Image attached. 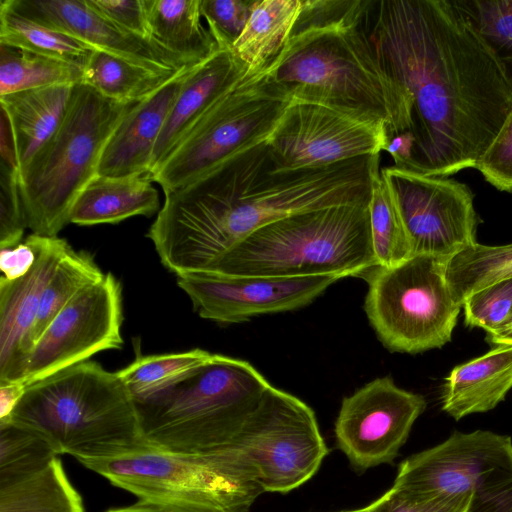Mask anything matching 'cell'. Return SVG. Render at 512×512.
<instances>
[{
    "mask_svg": "<svg viewBox=\"0 0 512 512\" xmlns=\"http://www.w3.org/2000/svg\"><path fill=\"white\" fill-rule=\"evenodd\" d=\"M19 174L0 164V249L20 244L27 227Z\"/></svg>",
    "mask_w": 512,
    "mask_h": 512,
    "instance_id": "40",
    "label": "cell"
},
{
    "mask_svg": "<svg viewBox=\"0 0 512 512\" xmlns=\"http://www.w3.org/2000/svg\"><path fill=\"white\" fill-rule=\"evenodd\" d=\"M230 448L240 452L264 493L300 487L317 473L329 452L313 409L272 385Z\"/></svg>",
    "mask_w": 512,
    "mask_h": 512,
    "instance_id": "11",
    "label": "cell"
},
{
    "mask_svg": "<svg viewBox=\"0 0 512 512\" xmlns=\"http://www.w3.org/2000/svg\"><path fill=\"white\" fill-rule=\"evenodd\" d=\"M393 485L466 494V512H512V439L487 430L456 431L403 460Z\"/></svg>",
    "mask_w": 512,
    "mask_h": 512,
    "instance_id": "12",
    "label": "cell"
},
{
    "mask_svg": "<svg viewBox=\"0 0 512 512\" xmlns=\"http://www.w3.org/2000/svg\"><path fill=\"white\" fill-rule=\"evenodd\" d=\"M340 279L337 275L274 277L203 271L177 276V284L201 318L232 324L302 308Z\"/></svg>",
    "mask_w": 512,
    "mask_h": 512,
    "instance_id": "17",
    "label": "cell"
},
{
    "mask_svg": "<svg viewBox=\"0 0 512 512\" xmlns=\"http://www.w3.org/2000/svg\"><path fill=\"white\" fill-rule=\"evenodd\" d=\"M246 72L231 49L225 48H218L194 66L159 135L149 177L210 107Z\"/></svg>",
    "mask_w": 512,
    "mask_h": 512,
    "instance_id": "21",
    "label": "cell"
},
{
    "mask_svg": "<svg viewBox=\"0 0 512 512\" xmlns=\"http://www.w3.org/2000/svg\"><path fill=\"white\" fill-rule=\"evenodd\" d=\"M26 388L23 382L0 384V421L10 418L25 394Z\"/></svg>",
    "mask_w": 512,
    "mask_h": 512,
    "instance_id": "44",
    "label": "cell"
},
{
    "mask_svg": "<svg viewBox=\"0 0 512 512\" xmlns=\"http://www.w3.org/2000/svg\"><path fill=\"white\" fill-rule=\"evenodd\" d=\"M470 497L446 491H420L393 485L365 507L366 512H466Z\"/></svg>",
    "mask_w": 512,
    "mask_h": 512,
    "instance_id": "37",
    "label": "cell"
},
{
    "mask_svg": "<svg viewBox=\"0 0 512 512\" xmlns=\"http://www.w3.org/2000/svg\"><path fill=\"white\" fill-rule=\"evenodd\" d=\"M177 74L154 71L110 52L95 49L83 68L82 83L109 99L139 102Z\"/></svg>",
    "mask_w": 512,
    "mask_h": 512,
    "instance_id": "28",
    "label": "cell"
},
{
    "mask_svg": "<svg viewBox=\"0 0 512 512\" xmlns=\"http://www.w3.org/2000/svg\"><path fill=\"white\" fill-rule=\"evenodd\" d=\"M257 0H201L202 17L220 48L231 49Z\"/></svg>",
    "mask_w": 512,
    "mask_h": 512,
    "instance_id": "39",
    "label": "cell"
},
{
    "mask_svg": "<svg viewBox=\"0 0 512 512\" xmlns=\"http://www.w3.org/2000/svg\"><path fill=\"white\" fill-rule=\"evenodd\" d=\"M486 341L494 346L512 345V311L506 322L498 330L486 334Z\"/></svg>",
    "mask_w": 512,
    "mask_h": 512,
    "instance_id": "45",
    "label": "cell"
},
{
    "mask_svg": "<svg viewBox=\"0 0 512 512\" xmlns=\"http://www.w3.org/2000/svg\"><path fill=\"white\" fill-rule=\"evenodd\" d=\"M82 80L78 65L0 44V96Z\"/></svg>",
    "mask_w": 512,
    "mask_h": 512,
    "instance_id": "32",
    "label": "cell"
},
{
    "mask_svg": "<svg viewBox=\"0 0 512 512\" xmlns=\"http://www.w3.org/2000/svg\"><path fill=\"white\" fill-rule=\"evenodd\" d=\"M0 44L82 68L95 50L74 36L17 13L5 0L0 2Z\"/></svg>",
    "mask_w": 512,
    "mask_h": 512,
    "instance_id": "29",
    "label": "cell"
},
{
    "mask_svg": "<svg viewBox=\"0 0 512 512\" xmlns=\"http://www.w3.org/2000/svg\"><path fill=\"white\" fill-rule=\"evenodd\" d=\"M290 101L266 69L246 72L210 107L150 179L167 192L267 141Z\"/></svg>",
    "mask_w": 512,
    "mask_h": 512,
    "instance_id": "10",
    "label": "cell"
},
{
    "mask_svg": "<svg viewBox=\"0 0 512 512\" xmlns=\"http://www.w3.org/2000/svg\"><path fill=\"white\" fill-rule=\"evenodd\" d=\"M139 102L112 100L75 84L63 122L19 174L27 227L34 234L55 237L70 223L72 206L97 175L109 138Z\"/></svg>",
    "mask_w": 512,
    "mask_h": 512,
    "instance_id": "8",
    "label": "cell"
},
{
    "mask_svg": "<svg viewBox=\"0 0 512 512\" xmlns=\"http://www.w3.org/2000/svg\"><path fill=\"white\" fill-rule=\"evenodd\" d=\"M58 456L36 431L12 421L0 422V484L30 476Z\"/></svg>",
    "mask_w": 512,
    "mask_h": 512,
    "instance_id": "35",
    "label": "cell"
},
{
    "mask_svg": "<svg viewBox=\"0 0 512 512\" xmlns=\"http://www.w3.org/2000/svg\"><path fill=\"white\" fill-rule=\"evenodd\" d=\"M425 408L422 395L389 376L376 378L343 398L334 428L337 447L358 472L392 463Z\"/></svg>",
    "mask_w": 512,
    "mask_h": 512,
    "instance_id": "16",
    "label": "cell"
},
{
    "mask_svg": "<svg viewBox=\"0 0 512 512\" xmlns=\"http://www.w3.org/2000/svg\"><path fill=\"white\" fill-rule=\"evenodd\" d=\"M342 512H366L365 508L355 509V510H348V511H342Z\"/></svg>",
    "mask_w": 512,
    "mask_h": 512,
    "instance_id": "47",
    "label": "cell"
},
{
    "mask_svg": "<svg viewBox=\"0 0 512 512\" xmlns=\"http://www.w3.org/2000/svg\"><path fill=\"white\" fill-rule=\"evenodd\" d=\"M512 388V345H497L489 352L458 365L446 377L442 409L459 420L495 408Z\"/></svg>",
    "mask_w": 512,
    "mask_h": 512,
    "instance_id": "22",
    "label": "cell"
},
{
    "mask_svg": "<svg viewBox=\"0 0 512 512\" xmlns=\"http://www.w3.org/2000/svg\"><path fill=\"white\" fill-rule=\"evenodd\" d=\"M270 385L249 362L212 353L176 383L134 400L143 440L179 453L230 449Z\"/></svg>",
    "mask_w": 512,
    "mask_h": 512,
    "instance_id": "5",
    "label": "cell"
},
{
    "mask_svg": "<svg viewBox=\"0 0 512 512\" xmlns=\"http://www.w3.org/2000/svg\"><path fill=\"white\" fill-rule=\"evenodd\" d=\"M6 421L36 431L59 455L77 460L114 455L144 443L133 396L116 372L93 361L28 385Z\"/></svg>",
    "mask_w": 512,
    "mask_h": 512,
    "instance_id": "4",
    "label": "cell"
},
{
    "mask_svg": "<svg viewBox=\"0 0 512 512\" xmlns=\"http://www.w3.org/2000/svg\"><path fill=\"white\" fill-rule=\"evenodd\" d=\"M212 353L194 349L180 353L139 355L116 372L134 400L145 399L176 383L205 363Z\"/></svg>",
    "mask_w": 512,
    "mask_h": 512,
    "instance_id": "33",
    "label": "cell"
},
{
    "mask_svg": "<svg viewBox=\"0 0 512 512\" xmlns=\"http://www.w3.org/2000/svg\"><path fill=\"white\" fill-rule=\"evenodd\" d=\"M512 278V243L488 246L475 243L448 259L446 279L455 301L463 305L473 293Z\"/></svg>",
    "mask_w": 512,
    "mask_h": 512,
    "instance_id": "30",
    "label": "cell"
},
{
    "mask_svg": "<svg viewBox=\"0 0 512 512\" xmlns=\"http://www.w3.org/2000/svg\"><path fill=\"white\" fill-rule=\"evenodd\" d=\"M303 0H257L231 51L248 73L266 69L288 43Z\"/></svg>",
    "mask_w": 512,
    "mask_h": 512,
    "instance_id": "26",
    "label": "cell"
},
{
    "mask_svg": "<svg viewBox=\"0 0 512 512\" xmlns=\"http://www.w3.org/2000/svg\"><path fill=\"white\" fill-rule=\"evenodd\" d=\"M74 86L54 85L0 96V107L12 127L20 172L63 122Z\"/></svg>",
    "mask_w": 512,
    "mask_h": 512,
    "instance_id": "23",
    "label": "cell"
},
{
    "mask_svg": "<svg viewBox=\"0 0 512 512\" xmlns=\"http://www.w3.org/2000/svg\"><path fill=\"white\" fill-rule=\"evenodd\" d=\"M25 241L36 254L30 271L16 280L0 277V384L23 382L43 290L72 249L57 236L32 233Z\"/></svg>",
    "mask_w": 512,
    "mask_h": 512,
    "instance_id": "18",
    "label": "cell"
},
{
    "mask_svg": "<svg viewBox=\"0 0 512 512\" xmlns=\"http://www.w3.org/2000/svg\"><path fill=\"white\" fill-rule=\"evenodd\" d=\"M0 512H84V505L58 456L30 476L0 484Z\"/></svg>",
    "mask_w": 512,
    "mask_h": 512,
    "instance_id": "27",
    "label": "cell"
},
{
    "mask_svg": "<svg viewBox=\"0 0 512 512\" xmlns=\"http://www.w3.org/2000/svg\"><path fill=\"white\" fill-rule=\"evenodd\" d=\"M105 512H163L160 509L146 504L144 502L138 501L137 503L125 506V507H117V508H110L106 510Z\"/></svg>",
    "mask_w": 512,
    "mask_h": 512,
    "instance_id": "46",
    "label": "cell"
},
{
    "mask_svg": "<svg viewBox=\"0 0 512 512\" xmlns=\"http://www.w3.org/2000/svg\"><path fill=\"white\" fill-rule=\"evenodd\" d=\"M447 258L412 255L360 276L368 283L364 309L379 340L391 352L415 354L451 340L462 308L446 279Z\"/></svg>",
    "mask_w": 512,
    "mask_h": 512,
    "instance_id": "9",
    "label": "cell"
},
{
    "mask_svg": "<svg viewBox=\"0 0 512 512\" xmlns=\"http://www.w3.org/2000/svg\"><path fill=\"white\" fill-rule=\"evenodd\" d=\"M397 203L412 253L451 258L476 241L478 218L467 185L394 166L381 169Z\"/></svg>",
    "mask_w": 512,
    "mask_h": 512,
    "instance_id": "14",
    "label": "cell"
},
{
    "mask_svg": "<svg viewBox=\"0 0 512 512\" xmlns=\"http://www.w3.org/2000/svg\"><path fill=\"white\" fill-rule=\"evenodd\" d=\"M36 260L33 248L26 242L0 249V270L8 280H16L26 275Z\"/></svg>",
    "mask_w": 512,
    "mask_h": 512,
    "instance_id": "43",
    "label": "cell"
},
{
    "mask_svg": "<svg viewBox=\"0 0 512 512\" xmlns=\"http://www.w3.org/2000/svg\"><path fill=\"white\" fill-rule=\"evenodd\" d=\"M112 485L163 512H249L264 493L239 451H167L145 442L129 450L78 460Z\"/></svg>",
    "mask_w": 512,
    "mask_h": 512,
    "instance_id": "7",
    "label": "cell"
},
{
    "mask_svg": "<svg viewBox=\"0 0 512 512\" xmlns=\"http://www.w3.org/2000/svg\"><path fill=\"white\" fill-rule=\"evenodd\" d=\"M151 39L196 65L220 48L202 24L201 0H145Z\"/></svg>",
    "mask_w": 512,
    "mask_h": 512,
    "instance_id": "25",
    "label": "cell"
},
{
    "mask_svg": "<svg viewBox=\"0 0 512 512\" xmlns=\"http://www.w3.org/2000/svg\"><path fill=\"white\" fill-rule=\"evenodd\" d=\"M362 0H303L293 33L266 68L291 99L381 123L396 113V94L359 25Z\"/></svg>",
    "mask_w": 512,
    "mask_h": 512,
    "instance_id": "3",
    "label": "cell"
},
{
    "mask_svg": "<svg viewBox=\"0 0 512 512\" xmlns=\"http://www.w3.org/2000/svg\"><path fill=\"white\" fill-rule=\"evenodd\" d=\"M512 84V0H455Z\"/></svg>",
    "mask_w": 512,
    "mask_h": 512,
    "instance_id": "36",
    "label": "cell"
},
{
    "mask_svg": "<svg viewBox=\"0 0 512 512\" xmlns=\"http://www.w3.org/2000/svg\"><path fill=\"white\" fill-rule=\"evenodd\" d=\"M17 13L151 70L177 74L194 66L155 42L117 27L88 0H5ZM197 65V64H196Z\"/></svg>",
    "mask_w": 512,
    "mask_h": 512,
    "instance_id": "19",
    "label": "cell"
},
{
    "mask_svg": "<svg viewBox=\"0 0 512 512\" xmlns=\"http://www.w3.org/2000/svg\"><path fill=\"white\" fill-rule=\"evenodd\" d=\"M380 155L277 170L266 141L165 198L147 237L176 276L209 271L250 233L281 218L330 206L368 204Z\"/></svg>",
    "mask_w": 512,
    "mask_h": 512,
    "instance_id": "2",
    "label": "cell"
},
{
    "mask_svg": "<svg viewBox=\"0 0 512 512\" xmlns=\"http://www.w3.org/2000/svg\"><path fill=\"white\" fill-rule=\"evenodd\" d=\"M359 25L396 94L387 138H414L408 170L475 168L512 109V84L455 0H362Z\"/></svg>",
    "mask_w": 512,
    "mask_h": 512,
    "instance_id": "1",
    "label": "cell"
},
{
    "mask_svg": "<svg viewBox=\"0 0 512 512\" xmlns=\"http://www.w3.org/2000/svg\"><path fill=\"white\" fill-rule=\"evenodd\" d=\"M386 141L384 124L291 99L266 145L277 170L286 171L380 155Z\"/></svg>",
    "mask_w": 512,
    "mask_h": 512,
    "instance_id": "13",
    "label": "cell"
},
{
    "mask_svg": "<svg viewBox=\"0 0 512 512\" xmlns=\"http://www.w3.org/2000/svg\"><path fill=\"white\" fill-rule=\"evenodd\" d=\"M88 3L125 32L154 42L150 36L145 0H88Z\"/></svg>",
    "mask_w": 512,
    "mask_h": 512,
    "instance_id": "42",
    "label": "cell"
},
{
    "mask_svg": "<svg viewBox=\"0 0 512 512\" xmlns=\"http://www.w3.org/2000/svg\"><path fill=\"white\" fill-rule=\"evenodd\" d=\"M374 266L368 203L313 209L273 221L238 242L209 271L345 278Z\"/></svg>",
    "mask_w": 512,
    "mask_h": 512,
    "instance_id": "6",
    "label": "cell"
},
{
    "mask_svg": "<svg viewBox=\"0 0 512 512\" xmlns=\"http://www.w3.org/2000/svg\"><path fill=\"white\" fill-rule=\"evenodd\" d=\"M369 216L377 266H394L413 255L397 203L381 174L380 160L372 172Z\"/></svg>",
    "mask_w": 512,
    "mask_h": 512,
    "instance_id": "31",
    "label": "cell"
},
{
    "mask_svg": "<svg viewBox=\"0 0 512 512\" xmlns=\"http://www.w3.org/2000/svg\"><path fill=\"white\" fill-rule=\"evenodd\" d=\"M148 175L107 177L96 175L77 196L70 222L91 226L118 223L159 210V195Z\"/></svg>",
    "mask_w": 512,
    "mask_h": 512,
    "instance_id": "24",
    "label": "cell"
},
{
    "mask_svg": "<svg viewBox=\"0 0 512 512\" xmlns=\"http://www.w3.org/2000/svg\"><path fill=\"white\" fill-rule=\"evenodd\" d=\"M103 276L104 273L89 253L71 249L43 290L32 332L34 345L56 315L81 290Z\"/></svg>",
    "mask_w": 512,
    "mask_h": 512,
    "instance_id": "34",
    "label": "cell"
},
{
    "mask_svg": "<svg viewBox=\"0 0 512 512\" xmlns=\"http://www.w3.org/2000/svg\"><path fill=\"white\" fill-rule=\"evenodd\" d=\"M194 66L183 69L125 116L105 146L97 175L149 176L159 135Z\"/></svg>",
    "mask_w": 512,
    "mask_h": 512,
    "instance_id": "20",
    "label": "cell"
},
{
    "mask_svg": "<svg viewBox=\"0 0 512 512\" xmlns=\"http://www.w3.org/2000/svg\"><path fill=\"white\" fill-rule=\"evenodd\" d=\"M465 325L491 334L498 330L512 311V278L491 284L470 295L462 305Z\"/></svg>",
    "mask_w": 512,
    "mask_h": 512,
    "instance_id": "38",
    "label": "cell"
},
{
    "mask_svg": "<svg viewBox=\"0 0 512 512\" xmlns=\"http://www.w3.org/2000/svg\"><path fill=\"white\" fill-rule=\"evenodd\" d=\"M122 288L111 273L81 290L50 322L29 356L26 386L101 351L121 349Z\"/></svg>",
    "mask_w": 512,
    "mask_h": 512,
    "instance_id": "15",
    "label": "cell"
},
{
    "mask_svg": "<svg viewBox=\"0 0 512 512\" xmlns=\"http://www.w3.org/2000/svg\"><path fill=\"white\" fill-rule=\"evenodd\" d=\"M475 168L493 187L512 193V109Z\"/></svg>",
    "mask_w": 512,
    "mask_h": 512,
    "instance_id": "41",
    "label": "cell"
}]
</instances>
